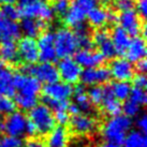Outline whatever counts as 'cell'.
Returning a JSON list of instances; mask_svg holds the SVG:
<instances>
[{
    "label": "cell",
    "mask_w": 147,
    "mask_h": 147,
    "mask_svg": "<svg viewBox=\"0 0 147 147\" xmlns=\"http://www.w3.org/2000/svg\"><path fill=\"white\" fill-rule=\"evenodd\" d=\"M136 63V67H135V69L139 71V73H145L147 70V61L146 59L144 58V59H141L140 61L135 62Z\"/></svg>",
    "instance_id": "48"
},
{
    "label": "cell",
    "mask_w": 147,
    "mask_h": 147,
    "mask_svg": "<svg viewBox=\"0 0 147 147\" xmlns=\"http://www.w3.org/2000/svg\"><path fill=\"white\" fill-rule=\"evenodd\" d=\"M135 125L138 127V129L139 131H141L142 133H146L147 131V117L145 114H142L140 115L138 119H136V121H135Z\"/></svg>",
    "instance_id": "44"
},
{
    "label": "cell",
    "mask_w": 147,
    "mask_h": 147,
    "mask_svg": "<svg viewBox=\"0 0 147 147\" xmlns=\"http://www.w3.org/2000/svg\"><path fill=\"white\" fill-rule=\"evenodd\" d=\"M111 78V74L109 71V68L99 65L96 68H86L82 70L81 74V81L84 85L87 86H94L101 85L109 82Z\"/></svg>",
    "instance_id": "13"
},
{
    "label": "cell",
    "mask_w": 147,
    "mask_h": 147,
    "mask_svg": "<svg viewBox=\"0 0 147 147\" xmlns=\"http://www.w3.org/2000/svg\"><path fill=\"white\" fill-rule=\"evenodd\" d=\"M74 98V104L78 106L81 110V112H85V113H90L91 112V103H90L89 99L87 97L86 94L85 87L83 85H78L73 89V94H72Z\"/></svg>",
    "instance_id": "28"
},
{
    "label": "cell",
    "mask_w": 147,
    "mask_h": 147,
    "mask_svg": "<svg viewBox=\"0 0 147 147\" xmlns=\"http://www.w3.org/2000/svg\"><path fill=\"white\" fill-rule=\"evenodd\" d=\"M46 23L42 22L40 20L36 18H24L20 25L21 32H23L28 38H34L38 37L42 30L46 27Z\"/></svg>",
    "instance_id": "26"
},
{
    "label": "cell",
    "mask_w": 147,
    "mask_h": 147,
    "mask_svg": "<svg viewBox=\"0 0 147 147\" xmlns=\"http://www.w3.org/2000/svg\"><path fill=\"white\" fill-rule=\"evenodd\" d=\"M100 105L102 106L103 113L111 117L121 114V103L114 97L111 86H104V96Z\"/></svg>",
    "instance_id": "22"
},
{
    "label": "cell",
    "mask_w": 147,
    "mask_h": 147,
    "mask_svg": "<svg viewBox=\"0 0 147 147\" xmlns=\"http://www.w3.org/2000/svg\"><path fill=\"white\" fill-rule=\"evenodd\" d=\"M129 100H131L132 102L136 103L138 105L141 107L144 106L147 102V94L146 91L144 88H139V87H134L131 88L130 94H129Z\"/></svg>",
    "instance_id": "34"
},
{
    "label": "cell",
    "mask_w": 147,
    "mask_h": 147,
    "mask_svg": "<svg viewBox=\"0 0 147 147\" xmlns=\"http://www.w3.org/2000/svg\"><path fill=\"white\" fill-rule=\"evenodd\" d=\"M70 4H71V0H54L53 5H52L53 12L58 15H65Z\"/></svg>",
    "instance_id": "40"
},
{
    "label": "cell",
    "mask_w": 147,
    "mask_h": 147,
    "mask_svg": "<svg viewBox=\"0 0 147 147\" xmlns=\"http://www.w3.org/2000/svg\"><path fill=\"white\" fill-rule=\"evenodd\" d=\"M142 107L140 105H138L136 103L132 102L131 100L127 99L125 103L121 105V111L123 112V115H126L128 117H135L141 113Z\"/></svg>",
    "instance_id": "35"
},
{
    "label": "cell",
    "mask_w": 147,
    "mask_h": 147,
    "mask_svg": "<svg viewBox=\"0 0 147 147\" xmlns=\"http://www.w3.org/2000/svg\"><path fill=\"white\" fill-rule=\"evenodd\" d=\"M15 73L9 68L7 63L0 60V94L11 98L16 94L14 85Z\"/></svg>",
    "instance_id": "19"
},
{
    "label": "cell",
    "mask_w": 147,
    "mask_h": 147,
    "mask_svg": "<svg viewBox=\"0 0 147 147\" xmlns=\"http://www.w3.org/2000/svg\"><path fill=\"white\" fill-rule=\"evenodd\" d=\"M37 133H38V132H37V129H36L34 125H33V123L28 119L27 125H26V128H25V134H27L28 136L32 138V136H34Z\"/></svg>",
    "instance_id": "46"
},
{
    "label": "cell",
    "mask_w": 147,
    "mask_h": 147,
    "mask_svg": "<svg viewBox=\"0 0 147 147\" xmlns=\"http://www.w3.org/2000/svg\"><path fill=\"white\" fill-rule=\"evenodd\" d=\"M18 58L27 65H33L39 60V49L33 38L25 37L17 44Z\"/></svg>",
    "instance_id": "12"
},
{
    "label": "cell",
    "mask_w": 147,
    "mask_h": 147,
    "mask_svg": "<svg viewBox=\"0 0 147 147\" xmlns=\"http://www.w3.org/2000/svg\"><path fill=\"white\" fill-rule=\"evenodd\" d=\"M134 7L138 10V14L139 16L145 18L147 14V0H136L134 2Z\"/></svg>",
    "instance_id": "43"
},
{
    "label": "cell",
    "mask_w": 147,
    "mask_h": 147,
    "mask_svg": "<svg viewBox=\"0 0 147 147\" xmlns=\"http://www.w3.org/2000/svg\"><path fill=\"white\" fill-rule=\"evenodd\" d=\"M21 147H25V146H21Z\"/></svg>",
    "instance_id": "55"
},
{
    "label": "cell",
    "mask_w": 147,
    "mask_h": 147,
    "mask_svg": "<svg viewBox=\"0 0 147 147\" xmlns=\"http://www.w3.org/2000/svg\"><path fill=\"white\" fill-rule=\"evenodd\" d=\"M98 0H73L68 11L63 15V22L67 26L76 28L84 24L86 15L91 9L98 5Z\"/></svg>",
    "instance_id": "2"
},
{
    "label": "cell",
    "mask_w": 147,
    "mask_h": 147,
    "mask_svg": "<svg viewBox=\"0 0 147 147\" xmlns=\"http://www.w3.org/2000/svg\"><path fill=\"white\" fill-rule=\"evenodd\" d=\"M147 49H146V42L143 37L136 36L130 41L128 49L126 51L127 60L130 62H138L141 59H144L146 56Z\"/></svg>",
    "instance_id": "21"
},
{
    "label": "cell",
    "mask_w": 147,
    "mask_h": 147,
    "mask_svg": "<svg viewBox=\"0 0 147 147\" xmlns=\"http://www.w3.org/2000/svg\"><path fill=\"white\" fill-rule=\"evenodd\" d=\"M20 14L24 18H36L47 23L53 18L54 12L45 1H38L32 3L20 5Z\"/></svg>",
    "instance_id": "7"
},
{
    "label": "cell",
    "mask_w": 147,
    "mask_h": 147,
    "mask_svg": "<svg viewBox=\"0 0 147 147\" xmlns=\"http://www.w3.org/2000/svg\"><path fill=\"white\" fill-rule=\"evenodd\" d=\"M42 101H43L44 105H46L49 110L54 111V112L60 110H67L68 105H69L68 101H58V100H54V99H51L49 97H45V96H43Z\"/></svg>",
    "instance_id": "36"
},
{
    "label": "cell",
    "mask_w": 147,
    "mask_h": 147,
    "mask_svg": "<svg viewBox=\"0 0 147 147\" xmlns=\"http://www.w3.org/2000/svg\"><path fill=\"white\" fill-rule=\"evenodd\" d=\"M100 147H120L119 144H116L114 142H109V141H105L104 143H102L100 145Z\"/></svg>",
    "instance_id": "50"
},
{
    "label": "cell",
    "mask_w": 147,
    "mask_h": 147,
    "mask_svg": "<svg viewBox=\"0 0 147 147\" xmlns=\"http://www.w3.org/2000/svg\"><path fill=\"white\" fill-rule=\"evenodd\" d=\"M47 134L46 147H67L69 142V133L63 126L54 127L53 130L49 131Z\"/></svg>",
    "instance_id": "24"
},
{
    "label": "cell",
    "mask_w": 147,
    "mask_h": 147,
    "mask_svg": "<svg viewBox=\"0 0 147 147\" xmlns=\"http://www.w3.org/2000/svg\"><path fill=\"white\" fill-rule=\"evenodd\" d=\"M117 22L119 23V27H121L130 37H136L141 33L142 24L139 14L134 10L121 12L120 15L117 16Z\"/></svg>",
    "instance_id": "14"
},
{
    "label": "cell",
    "mask_w": 147,
    "mask_h": 147,
    "mask_svg": "<svg viewBox=\"0 0 147 147\" xmlns=\"http://www.w3.org/2000/svg\"><path fill=\"white\" fill-rule=\"evenodd\" d=\"M54 118H55V121L59 123L60 126H65L69 123L70 114L67 110L56 111V112H54Z\"/></svg>",
    "instance_id": "42"
},
{
    "label": "cell",
    "mask_w": 147,
    "mask_h": 147,
    "mask_svg": "<svg viewBox=\"0 0 147 147\" xmlns=\"http://www.w3.org/2000/svg\"><path fill=\"white\" fill-rule=\"evenodd\" d=\"M75 61L81 68H96L102 65L105 61V58L99 51L89 49H80L75 53Z\"/></svg>",
    "instance_id": "18"
},
{
    "label": "cell",
    "mask_w": 147,
    "mask_h": 147,
    "mask_svg": "<svg viewBox=\"0 0 147 147\" xmlns=\"http://www.w3.org/2000/svg\"><path fill=\"white\" fill-rule=\"evenodd\" d=\"M111 36V40H112V43H113V46L115 49V52H116V55L119 54H125L126 53L127 49H128V45L131 41V38L128 33L123 30L121 27H115L113 29Z\"/></svg>",
    "instance_id": "25"
},
{
    "label": "cell",
    "mask_w": 147,
    "mask_h": 147,
    "mask_svg": "<svg viewBox=\"0 0 147 147\" xmlns=\"http://www.w3.org/2000/svg\"><path fill=\"white\" fill-rule=\"evenodd\" d=\"M74 36H75L76 43H78V47H80L81 49H89L92 47L94 43H92L91 34L88 28L84 26V24L75 28Z\"/></svg>",
    "instance_id": "29"
},
{
    "label": "cell",
    "mask_w": 147,
    "mask_h": 147,
    "mask_svg": "<svg viewBox=\"0 0 147 147\" xmlns=\"http://www.w3.org/2000/svg\"><path fill=\"white\" fill-rule=\"evenodd\" d=\"M112 92L114 97L119 101H126L129 98V94L131 91V86L128 82H123V81H116L111 85Z\"/></svg>",
    "instance_id": "31"
},
{
    "label": "cell",
    "mask_w": 147,
    "mask_h": 147,
    "mask_svg": "<svg viewBox=\"0 0 147 147\" xmlns=\"http://www.w3.org/2000/svg\"><path fill=\"white\" fill-rule=\"evenodd\" d=\"M114 8L119 12H125L134 8V0H115Z\"/></svg>",
    "instance_id": "41"
},
{
    "label": "cell",
    "mask_w": 147,
    "mask_h": 147,
    "mask_svg": "<svg viewBox=\"0 0 147 147\" xmlns=\"http://www.w3.org/2000/svg\"><path fill=\"white\" fill-rule=\"evenodd\" d=\"M0 41H1V37H0Z\"/></svg>",
    "instance_id": "54"
},
{
    "label": "cell",
    "mask_w": 147,
    "mask_h": 147,
    "mask_svg": "<svg viewBox=\"0 0 147 147\" xmlns=\"http://www.w3.org/2000/svg\"><path fill=\"white\" fill-rule=\"evenodd\" d=\"M73 94V87L63 82H55L52 84H46L43 88V94L58 101H68Z\"/></svg>",
    "instance_id": "17"
},
{
    "label": "cell",
    "mask_w": 147,
    "mask_h": 147,
    "mask_svg": "<svg viewBox=\"0 0 147 147\" xmlns=\"http://www.w3.org/2000/svg\"><path fill=\"white\" fill-rule=\"evenodd\" d=\"M69 121L71 130L78 135H88L97 129V120L89 115H74Z\"/></svg>",
    "instance_id": "15"
},
{
    "label": "cell",
    "mask_w": 147,
    "mask_h": 147,
    "mask_svg": "<svg viewBox=\"0 0 147 147\" xmlns=\"http://www.w3.org/2000/svg\"><path fill=\"white\" fill-rule=\"evenodd\" d=\"M59 78H61L62 82L67 84H76L81 78L82 68L78 62L71 57L61 58L57 67Z\"/></svg>",
    "instance_id": "8"
},
{
    "label": "cell",
    "mask_w": 147,
    "mask_h": 147,
    "mask_svg": "<svg viewBox=\"0 0 147 147\" xmlns=\"http://www.w3.org/2000/svg\"><path fill=\"white\" fill-rule=\"evenodd\" d=\"M103 1H109V0H103Z\"/></svg>",
    "instance_id": "53"
},
{
    "label": "cell",
    "mask_w": 147,
    "mask_h": 147,
    "mask_svg": "<svg viewBox=\"0 0 147 147\" xmlns=\"http://www.w3.org/2000/svg\"><path fill=\"white\" fill-rule=\"evenodd\" d=\"M87 21L94 28H102L106 24H112L117 21V16L113 12L101 7H94L87 13Z\"/></svg>",
    "instance_id": "16"
},
{
    "label": "cell",
    "mask_w": 147,
    "mask_h": 147,
    "mask_svg": "<svg viewBox=\"0 0 147 147\" xmlns=\"http://www.w3.org/2000/svg\"><path fill=\"white\" fill-rule=\"evenodd\" d=\"M23 73L32 75L40 83L44 84H52V83L59 81V74H58L57 67L52 62H41L39 65H28L24 67Z\"/></svg>",
    "instance_id": "5"
},
{
    "label": "cell",
    "mask_w": 147,
    "mask_h": 147,
    "mask_svg": "<svg viewBox=\"0 0 147 147\" xmlns=\"http://www.w3.org/2000/svg\"><path fill=\"white\" fill-rule=\"evenodd\" d=\"M38 1H45V0H18V3H20V5H24V4L38 2Z\"/></svg>",
    "instance_id": "51"
},
{
    "label": "cell",
    "mask_w": 147,
    "mask_h": 147,
    "mask_svg": "<svg viewBox=\"0 0 147 147\" xmlns=\"http://www.w3.org/2000/svg\"><path fill=\"white\" fill-rule=\"evenodd\" d=\"M92 41L97 47L99 49V52L102 54L104 58H113L116 55L115 49L113 46L112 40H111L110 33L105 29H99L94 33Z\"/></svg>",
    "instance_id": "20"
},
{
    "label": "cell",
    "mask_w": 147,
    "mask_h": 147,
    "mask_svg": "<svg viewBox=\"0 0 147 147\" xmlns=\"http://www.w3.org/2000/svg\"><path fill=\"white\" fill-rule=\"evenodd\" d=\"M25 147H46L45 144L39 139H30Z\"/></svg>",
    "instance_id": "47"
},
{
    "label": "cell",
    "mask_w": 147,
    "mask_h": 147,
    "mask_svg": "<svg viewBox=\"0 0 147 147\" xmlns=\"http://www.w3.org/2000/svg\"><path fill=\"white\" fill-rule=\"evenodd\" d=\"M132 127V120L123 114L112 116L107 119L102 127L101 134L103 139L109 142H114L121 145L126 139L128 132Z\"/></svg>",
    "instance_id": "1"
},
{
    "label": "cell",
    "mask_w": 147,
    "mask_h": 147,
    "mask_svg": "<svg viewBox=\"0 0 147 147\" xmlns=\"http://www.w3.org/2000/svg\"><path fill=\"white\" fill-rule=\"evenodd\" d=\"M86 94H87V97H88L91 104L100 105L102 102L103 96H104V87L99 85L90 86V88Z\"/></svg>",
    "instance_id": "33"
},
{
    "label": "cell",
    "mask_w": 147,
    "mask_h": 147,
    "mask_svg": "<svg viewBox=\"0 0 147 147\" xmlns=\"http://www.w3.org/2000/svg\"><path fill=\"white\" fill-rule=\"evenodd\" d=\"M29 120L34 125L39 134L45 135L55 127L53 112L44 104H37L29 111Z\"/></svg>",
    "instance_id": "3"
},
{
    "label": "cell",
    "mask_w": 147,
    "mask_h": 147,
    "mask_svg": "<svg viewBox=\"0 0 147 147\" xmlns=\"http://www.w3.org/2000/svg\"><path fill=\"white\" fill-rule=\"evenodd\" d=\"M15 103L13 102L11 98L0 94V114H9L14 111Z\"/></svg>",
    "instance_id": "39"
},
{
    "label": "cell",
    "mask_w": 147,
    "mask_h": 147,
    "mask_svg": "<svg viewBox=\"0 0 147 147\" xmlns=\"http://www.w3.org/2000/svg\"><path fill=\"white\" fill-rule=\"evenodd\" d=\"M67 111H68V113L71 115H78V114H81L82 112H81V110L78 109V106L75 105L74 103H71V104H69L68 105V109H67Z\"/></svg>",
    "instance_id": "49"
},
{
    "label": "cell",
    "mask_w": 147,
    "mask_h": 147,
    "mask_svg": "<svg viewBox=\"0 0 147 147\" xmlns=\"http://www.w3.org/2000/svg\"><path fill=\"white\" fill-rule=\"evenodd\" d=\"M54 39L55 33L52 31H44L39 34L37 44L39 49V59L41 62H53L57 59Z\"/></svg>",
    "instance_id": "9"
},
{
    "label": "cell",
    "mask_w": 147,
    "mask_h": 147,
    "mask_svg": "<svg viewBox=\"0 0 147 147\" xmlns=\"http://www.w3.org/2000/svg\"><path fill=\"white\" fill-rule=\"evenodd\" d=\"M27 121V116L22 111H13L9 113L3 121H0V132H5L11 136L21 138L25 134Z\"/></svg>",
    "instance_id": "6"
},
{
    "label": "cell",
    "mask_w": 147,
    "mask_h": 147,
    "mask_svg": "<svg viewBox=\"0 0 147 147\" xmlns=\"http://www.w3.org/2000/svg\"><path fill=\"white\" fill-rule=\"evenodd\" d=\"M123 147H147V140L145 133L141 131H131L123 141Z\"/></svg>",
    "instance_id": "30"
},
{
    "label": "cell",
    "mask_w": 147,
    "mask_h": 147,
    "mask_svg": "<svg viewBox=\"0 0 147 147\" xmlns=\"http://www.w3.org/2000/svg\"><path fill=\"white\" fill-rule=\"evenodd\" d=\"M15 104L22 111H30L38 104V97L17 94H15Z\"/></svg>",
    "instance_id": "32"
},
{
    "label": "cell",
    "mask_w": 147,
    "mask_h": 147,
    "mask_svg": "<svg viewBox=\"0 0 147 147\" xmlns=\"http://www.w3.org/2000/svg\"><path fill=\"white\" fill-rule=\"evenodd\" d=\"M21 36L20 25L15 21H11L3 16L0 12V37L2 40L15 41Z\"/></svg>",
    "instance_id": "23"
},
{
    "label": "cell",
    "mask_w": 147,
    "mask_h": 147,
    "mask_svg": "<svg viewBox=\"0 0 147 147\" xmlns=\"http://www.w3.org/2000/svg\"><path fill=\"white\" fill-rule=\"evenodd\" d=\"M54 46L57 58L71 57L78 51V43L74 32L68 28H60L55 33Z\"/></svg>",
    "instance_id": "4"
},
{
    "label": "cell",
    "mask_w": 147,
    "mask_h": 147,
    "mask_svg": "<svg viewBox=\"0 0 147 147\" xmlns=\"http://www.w3.org/2000/svg\"><path fill=\"white\" fill-rule=\"evenodd\" d=\"M16 0H0V4L1 5H5V4H13Z\"/></svg>",
    "instance_id": "52"
},
{
    "label": "cell",
    "mask_w": 147,
    "mask_h": 147,
    "mask_svg": "<svg viewBox=\"0 0 147 147\" xmlns=\"http://www.w3.org/2000/svg\"><path fill=\"white\" fill-rule=\"evenodd\" d=\"M14 85L18 94L38 97L42 87L41 83L32 75L26 73H17L14 75Z\"/></svg>",
    "instance_id": "10"
},
{
    "label": "cell",
    "mask_w": 147,
    "mask_h": 147,
    "mask_svg": "<svg viewBox=\"0 0 147 147\" xmlns=\"http://www.w3.org/2000/svg\"><path fill=\"white\" fill-rule=\"evenodd\" d=\"M134 70L132 62L125 58L113 59L109 68L111 78H115L116 81H123V82H128L134 76Z\"/></svg>",
    "instance_id": "11"
},
{
    "label": "cell",
    "mask_w": 147,
    "mask_h": 147,
    "mask_svg": "<svg viewBox=\"0 0 147 147\" xmlns=\"http://www.w3.org/2000/svg\"><path fill=\"white\" fill-rule=\"evenodd\" d=\"M0 12H1V14H2L3 16H5L7 18L11 20V21L16 22L17 20L21 17L18 8L14 7L13 4H5V5H2Z\"/></svg>",
    "instance_id": "37"
},
{
    "label": "cell",
    "mask_w": 147,
    "mask_h": 147,
    "mask_svg": "<svg viewBox=\"0 0 147 147\" xmlns=\"http://www.w3.org/2000/svg\"><path fill=\"white\" fill-rule=\"evenodd\" d=\"M0 59L5 63L16 62L18 58L17 45L13 40H3L0 44Z\"/></svg>",
    "instance_id": "27"
},
{
    "label": "cell",
    "mask_w": 147,
    "mask_h": 147,
    "mask_svg": "<svg viewBox=\"0 0 147 147\" xmlns=\"http://www.w3.org/2000/svg\"><path fill=\"white\" fill-rule=\"evenodd\" d=\"M21 138L11 135H0V147H21Z\"/></svg>",
    "instance_id": "38"
},
{
    "label": "cell",
    "mask_w": 147,
    "mask_h": 147,
    "mask_svg": "<svg viewBox=\"0 0 147 147\" xmlns=\"http://www.w3.org/2000/svg\"><path fill=\"white\" fill-rule=\"evenodd\" d=\"M133 78V84H134V87H139V88H145L147 84L146 81V76H145V73H139L138 75H135Z\"/></svg>",
    "instance_id": "45"
}]
</instances>
